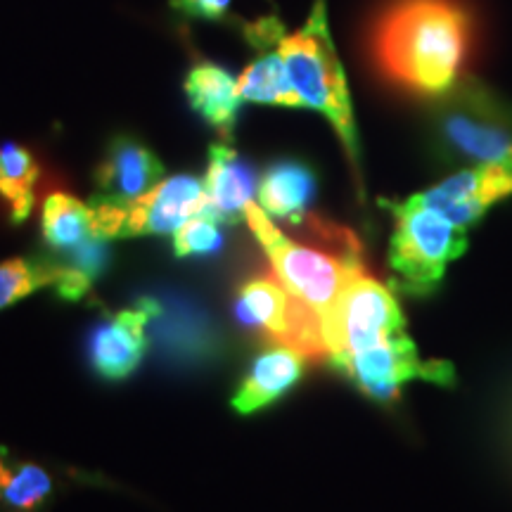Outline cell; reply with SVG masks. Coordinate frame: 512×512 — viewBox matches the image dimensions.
Listing matches in <instances>:
<instances>
[{"label":"cell","instance_id":"12","mask_svg":"<svg viewBox=\"0 0 512 512\" xmlns=\"http://www.w3.org/2000/svg\"><path fill=\"white\" fill-rule=\"evenodd\" d=\"M152 313L155 309L150 304L119 311L93 330L88 356L102 380H124L140 366L145 354V325Z\"/></svg>","mask_w":512,"mask_h":512},{"label":"cell","instance_id":"20","mask_svg":"<svg viewBox=\"0 0 512 512\" xmlns=\"http://www.w3.org/2000/svg\"><path fill=\"white\" fill-rule=\"evenodd\" d=\"M107 256H110L107 238H100V235H93L83 245L72 249L67 264L60 266V278L55 283L57 294L69 302L86 297L93 280L105 271Z\"/></svg>","mask_w":512,"mask_h":512},{"label":"cell","instance_id":"24","mask_svg":"<svg viewBox=\"0 0 512 512\" xmlns=\"http://www.w3.org/2000/svg\"><path fill=\"white\" fill-rule=\"evenodd\" d=\"M230 0H190L185 5L183 12L188 17H202V19H211V22H219L228 15Z\"/></svg>","mask_w":512,"mask_h":512},{"label":"cell","instance_id":"3","mask_svg":"<svg viewBox=\"0 0 512 512\" xmlns=\"http://www.w3.org/2000/svg\"><path fill=\"white\" fill-rule=\"evenodd\" d=\"M245 221L254 238L266 249L278 283L294 299L309 306L323 320L325 332H328L347 285L358 273L366 271L361 252H337V249L328 252V249L294 242L290 235L275 226L256 200L247 204Z\"/></svg>","mask_w":512,"mask_h":512},{"label":"cell","instance_id":"14","mask_svg":"<svg viewBox=\"0 0 512 512\" xmlns=\"http://www.w3.org/2000/svg\"><path fill=\"white\" fill-rule=\"evenodd\" d=\"M306 361L309 358L302 351L285 347V344H271L264 349V354L256 358L238 394L233 396L235 411L249 415L266 408L268 403L278 401L287 389H292L299 382Z\"/></svg>","mask_w":512,"mask_h":512},{"label":"cell","instance_id":"17","mask_svg":"<svg viewBox=\"0 0 512 512\" xmlns=\"http://www.w3.org/2000/svg\"><path fill=\"white\" fill-rule=\"evenodd\" d=\"M43 240L53 252H72L95 235L91 204H83L67 192H50L43 202Z\"/></svg>","mask_w":512,"mask_h":512},{"label":"cell","instance_id":"16","mask_svg":"<svg viewBox=\"0 0 512 512\" xmlns=\"http://www.w3.org/2000/svg\"><path fill=\"white\" fill-rule=\"evenodd\" d=\"M313 195H316V174L294 159L268 166L256 188L259 207L271 219H280L290 226H297L309 216Z\"/></svg>","mask_w":512,"mask_h":512},{"label":"cell","instance_id":"21","mask_svg":"<svg viewBox=\"0 0 512 512\" xmlns=\"http://www.w3.org/2000/svg\"><path fill=\"white\" fill-rule=\"evenodd\" d=\"M60 278V266L36 259H8L0 264V311L19 299L29 297L46 285H55Z\"/></svg>","mask_w":512,"mask_h":512},{"label":"cell","instance_id":"11","mask_svg":"<svg viewBox=\"0 0 512 512\" xmlns=\"http://www.w3.org/2000/svg\"><path fill=\"white\" fill-rule=\"evenodd\" d=\"M164 181V164L155 152L131 136H117L107 147L95 183H98V200L128 207L150 192L157 183Z\"/></svg>","mask_w":512,"mask_h":512},{"label":"cell","instance_id":"9","mask_svg":"<svg viewBox=\"0 0 512 512\" xmlns=\"http://www.w3.org/2000/svg\"><path fill=\"white\" fill-rule=\"evenodd\" d=\"M512 195V166L475 164L446 178L434 188L418 192V200L460 228H470L494 207Z\"/></svg>","mask_w":512,"mask_h":512},{"label":"cell","instance_id":"6","mask_svg":"<svg viewBox=\"0 0 512 512\" xmlns=\"http://www.w3.org/2000/svg\"><path fill=\"white\" fill-rule=\"evenodd\" d=\"M238 318L249 328H261L273 344H285L309 358H328V332L325 323L294 299L278 278H256L242 285L238 297Z\"/></svg>","mask_w":512,"mask_h":512},{"label":"cell","instance_id":"15","mask_svg":"<svg viewBox=\"0 0 512 512\" xmlns=\"http://www.w3.org/2000/svg\"><path fill=\"white\" fill-rule=\"evenodd\" d=\"M185 95L190 107L214 126L223 138L233 136L240 114L238 79L214 62H197L185 76Z\"/></svg>","mask_w":512,"mask_h":512},{"label":"cell","instance_id":"10","mask_svg":"<svg viewBox=\"0 0 512 512\" xmlns=\"http://www.w3.org/2000/svg\"><path fill=\"white\" fill-rule=\"evenodd\" d=\"M204 181L195 176H171L126 207L121 238L176 233L192 216L204 214Z\"/></svg>","mask_w":512,"mask_h":512},{"label":"cell","instance_id":"22","mask_svg":"<svg viewBox=\"0 0 512 512\" xmlns=\"http://www.w3.org/2000/svg\"><path fill=\"white\" fill-rule=\"evenodd\" d=\"M50 491H53V479L48 472L34 463H24L10 475L0 501L12 512H36L48 501Z\"/></svg>","mask_w":512,"mask_h":512},{"label":"cell","instance_id":"1","mask_svg":"<svg viewBox=\"0 0 512 512\" xmlns=\"http://www.w3.org/2000/svg\"><path fill=\"white\" fill-rule=\"evenodd\" d=\"M377 67L418 95L456 88L470 50V17L456 0H396L375 27Z\"/></svg>","mask_w":512,"mask_h":512},{"label":"cell","instance_id":"8","mask_svg":"<svg viewBox=\"0 0 512 512\" xmlns=\"http://www.w3.org/2000/svg\"><path fill=\"white\" fill-rule=\"evenodd\" d=\"M335 366L347 373L363 394L375 401H392L403 384L425 380L448 387L456 380L453 366L446 361H422L413 339L401 332L363 351L344 356Z\"/></svg>","mask_w":512,"mask_h":512},{"label":"cell","instance_id":"23","mask_svg":"<svg viewBox=\"0 0 512 512\" xmlns=\"http://www.w3.org/2000/svg\"><path fill=\"white\" fill-rule=\"evenodd\" d=\"M223 247L219 221L209 214H197L185 221L174 235V249L178 256H204L214 254Z\"/></svg>","mask_w":512,"mask_h":512},{"label":"cell","instance_id":"18","mask_svg":"<svg viewBox=\"0 0 512 512\" xmlns=\"http://www.w3.org/2000/svg\"><path fill=\"white\" fill-rule=\"evenodd\" d=\"M41 176L36 157L17 143L0 145V197L10 209L12 223L29 219L36 200V183Z\"/></svg>","mask_w":512,"mask_h":512},{"label":"cell","instance_id":"13","mask_svg":"<svg viewBox=\"0 0 512 512\" xmlns=\"http://www.w3.org/2000/svg\"><path fill=\"white\" fill-rule=\"evenodd\" d=\"M256 178L252 166L233 147L216 143L209 147V166L204 176L207 207L204 214L214 216L219 223H238L245 219V209L254 202Z\"/></svg>","mask_w":512,"mask_h":512},{"label":"cell","instance_id":"7","mask_svg":"<svg viewBox=\"0 0 512 512\" xmlns=\"http://www.w3.org/2000/svg\"><path fill=\"white\" fill-rule=\"evenodd\" d=\"M406 332V320L394 294L366 271L358 273L339 299L328 330L330 361L363 351Z\"/></svg>","mask_w":512,"mask_h":512},{"label":"cell","instance_id":"19","mask_svg":"<svg viewBox=\"0 0 512 512\" xmlns=\"http://www.w3.org/2000/svg\"><path fill=\"white\" fill-rule=\"evenodd\" d=\"M240 98L247 102H261V105L280 107H302L297 91L292 88L290 76L278 53L256 57L238 79Z\"/></svg>","mask_w":512,"mask_h":512},{"label":"cell","instance_id":"25","mask_svg":"<svg viewBox=\"0 0 512 512\" xmlns=\"http://www.w3.org/2000/svg\"><path fill=\"white\" fill-rule=\"evenodd\" d=\"M188 3H190V0H178V8H181V10H183V8H185V5H188Z\"/></svg>","mask_w":512,"mask_h":512},{"label":"cell","instance_id":"5","mask_svg":"<svg viewBox=\"0 0 512 512\" xmlns=\"http://www.w3.org/2000/svg\"><path fill=\"white\" fill-rule=\"evenodd\" d=\"M446 150L475 164L512 166V102L479 83H467L448 98L439 117Z\"/></svg>","mask_w":512,"mask_h":512},{"label":"cell","instance_id":"4","mask_svg":"<svg viewBox=\"0 0 512 512\" xmlns=\"http://www.w3.org/2000/svg\"><path fill=\"white\" fill-rule=\"evenodd\" d=\"M394 233L389 245V266L401 290L430 294L444 280L446 266L467 249V230L425 207L418 197L389 202Z\"/></svg>","mask_w":512,"mask_h":512},{"label":"cell","instance_id":"2","mask_svg":"<svg viewBox=\"0 0 512 512\" xmlns=\"http://www.w3.org/2000/svg\"><path fill=\"white\" fill-rule=\"evenodd\" d=\"M278 55L283 57L287 76L302 100V107H311L330 121L349 159L356 164L358 133L354 107H351L347 74L330 36L323 0L313 5L302 29L280 38Z\"/></svg>","mask_w":512,"mask_h":512}]
</instances>
